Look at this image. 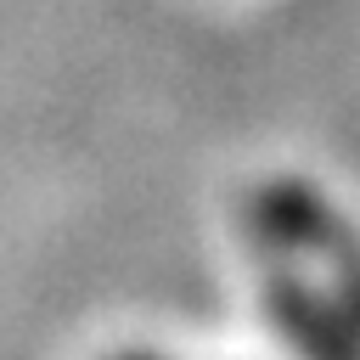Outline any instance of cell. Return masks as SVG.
I'll return each mask as SVG.
<instances>
[{"instance_id": "6da1fadb", "label": "cell", "mask_w": 360, "mask_h": 360, "mask_svg": "<svg viewBox=\"0 0 360 360\" xmlns=\"http://www.w3.org/2000/svg\"><path fill=\"white\" fill-rule=\"evenodd\" d=\"M264 304L298 360H360V321L349 315L343 298H326L304 276L281 270L264 281Z\"/></svg>"}, {"instance_id": "7a4b0ae2", "label": "cell", "mask_w": 360, "mask_h": 360, "mask_svg": "<svg viewBox=\"0 0 360 360\" xmlns=\"http://www.w3.org/2000/svg\"><path fill=\"white\" fill-rule=\"evenodd\" d=\"M338 298H343L349 315L360 321V259H349V253H343V270H338Z\"/></svg>"}, {"instance_id": "3957f363", "label": "cell", "mask_w": 360, "mask_h": 360, "mask_svg": "<svg viewBox=\"0 0 360 360\" xmlns=\"http://www.w3.org/2000/svg\"><path fill=\"white\" fill-rule=\"evenodd\" d=\"M118 360H152V354H118Z\"/></svg>"}]
</instances>
